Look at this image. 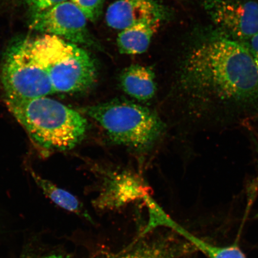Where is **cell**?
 <instances>
[{"mask_svg":"<svg viewBox=\"0 0 258 258\" xmlns=\"http://www.w3.org/2000/svg\"><path fill=\"white\" fill-rule=\"evenodd\" d=\"M78 7L88 20H98L103 12L105 0H71Z\"/></svg>","mask_w":258,"mask_h":258,"instance_id":"15","label":"cell"},{"mask_svg":"<svg viewBox=\"0 0 258 258\" xmlns=\"http://www.w3.org/2000/svg\"><path fill=\"white\" fill-rule=\"evenodd\" d=\"M162 21L163 19H154L121 31L117 39L119 51L125 54H139L145 52Z\"/></svg>","mask_w":258,"mask_h":258,"instance_id":"12","label":"cell"},{"mask_svg":"<svg viewBox=\"0 0 258 258\" xmlns=\"http://www.w3.org/2000/svg\"><path fill=\"white\" fill-rule=\"evenodd\" d=\"M35 11H41L69 0H25Z\"/></svg>","mask_w":258,"mask_h":258,"instance_id":"16","label":"cell"},{"mask_svg":"<svg viewBox=\"0 0 258 258\" xmlns=\"http://www.w3.org/2000/svg\"><path fill=\"white\" fill-rule=\"evenodd\" d=\"M88 20L75 4L67 1L35 12L32 18L31 27L70 43L101 49L99 44L90 33Z\"/></svg>","mask_w":258,"mask_h":258,"instance_id":"6","label":"cell"},{"mask_svg":"<svg viewBox=\"0 0 258 258\" xmlns=\"http://www.w3.org/2000/svg\"><path fill=\"white\" fill-rule=\"evenodd\" d=\"M28 258H67L66 256L61 254H47V255L40 256H34Z\"/></svg>","mask_w":258,"mask_h":258,"instance_id":"18","label":"cell"},{"mask_svg":"<svg viewBox=\"0 0 258 258\" xmlns=\"http://www.w3.org/2000/svg\"><path fill=\"white\" fill-rule=\"evenodd\" d=\"M6 99H32L54 93L47 74L34 59L27 40L9 51L2 73Z\"/></svg>","mask_w":258,"mask_h":258,"instance_id":"5","label":"cell"},{"mask_svg":"<svg viewBox=\"0 0 258 258\" xmlns=\"http://www.w3.org/2000/svg\"><path fill=\"white\" fill-rule=\"evenodd\" d=\"M256 186L258 187V175L257 176V178H256Z\"/></svg>","mask_w":258,"mask_h":258,"instance_id":"19","label":"cell"},{"mask_svg":"<svg viewBox=\"0 0 258 258\" xmlns=\"http://www.w3.org/2000/svg\"><path fill=\"white\" fill-rule=\"evenodd\" d=\"M206 11L227 37L243 43L258 33V2L205 0Z\"/></svg>","mask_w":258,"mask_h":258,"instance_id":"7","label":"cell"},{"mask_svg":"<svg viewBox=\"0 0 258 258\" xmlns=\"http://www.w3.org/2000/svg\"><path fill=\"white\" fill-rule=\"evenodd\" d=\"M120 82L122 90L138 101H149L156 94L155 75L150 68L132 64L122 71Z\"/></svg>","mask_w":258,"mask_h":258,"instance_id":"11","label":"cell"},{"mask_svg":"<svg viewBox=\"0 0 258 258\" xmlns=\"http://www.w3.org/2000/svg\"><path fill=\"white\" fill-rule=\"evenodd\" d=\"M148 187L143 179L127 172L109 173L103 182L102 188L95 201L97 208L114 210L132 202L148 197Z\"/></svg>","mask_w":258,"mask_h":258,"instance_id":"9","label":"cell"},{"mask_svg":"<svg viewBox=\"0 0 258 258\" xmlns=\"http://www.w3.org/2000/svg\"><path fill=\"white\" fill-rule=\"evenodd\" d=\"M82 111L104 129L113 143L138 151L152 147L164 131L156 112L125 100L86 106Z\"/></svg>","mask_w":258,"mask_h":258,"instance_id":"4","label":"cell"},{"mask_svg":"<svg viewBox=\"0 0 258 258\" xmlns=\"http://www.w3.org/2000/svg\"><path fill=\"white\" fill-rule=\"evenodd\" d=\"M9 110L34 143L48 150L73 149L85 138L88 121L78 111L56 100L6 99Z\"/></svg>","mask_w":258,"mask_h":258,"instance_id":"2","label":"cell"},{"mask_svg":"<svg viewBox=\"0 0 258 258\" xmlns=\"http://www.w3.org/2000/svg\"><path fill=\"white\" fill-rule=\"evenodd\" d=\"M180 234L191 243L196 249L201 251L207 258H246L243 251L236 245L218 246L209 243L182 228Z\"/></svg>","mask_w":258,"mask_h":258,"instance_id":"14","label":"cell"},{"mask_svg":"<svg viewBox=\"0 0 258 258\" xmlns=\"http://www.w3.org/2000/svg\"><path fill=\"white\" fill-rule=\"evenodd\" d=\"M164 16L163 8L156 0H115L106 10L105 19L109 27L122 31Z\"/></svg>","mask_w":258,"mask_h":258,"instance_id":"10","label":"cell"},{"mask_svg":"<svg viewBox=\"0 0 258 258\" xmlns=\"http://www.w3.org/2000/svg\"><path fill=\"white\" fill-rule=\"evenodd\" d=\"M182 88L204 102L240 104L258 97V73L243 43L215 36L190 51L180 77Z\"/></svg>","mask_w":258,"mask_h":258,"instance_id":"1","label":"cell"},{"mask_svg":"<svg viewBox=\"0 0 258 258\" xmlns=\"http://www.w3.org/2000/svg\"><path fill=\"white\" fill-rule=\"evenodd\" d=\"M31 174L35 182L43 190L44 195L56 205L67 211L88 217L83 210L82 203L75 196L66 190L59 188L48 180L41 178L37 174L34 172H31Z\"/></svg>","mask_w":258,"mask_h":258,"instance_id":"13","label":"cell"},{"mask_svg":"<svg viewBox=\"0 0 258 258\" xmlns=\"http://www.w3.org/2000/svg\"><path fill=\"white\" fill-rule=\"evenodd\" d=\"M192 247L173 229L163 232L151 230L119 252L97 258H183Z\"/></svg>","mask_w":258,"mask_h":258,"instance_id":"8","label":"cell"},{"mask_svg":"<svg viewBox=\"0 0 258 258\" xmlns=\"http://www.w3.org/2000/svg\"><path fill=\"white\" fill-rule=\"evenodd\" d=\"M243 44L249 51L258 73V33Z\"/></svg>","mask_w":258,"mask_h":258,"instance_id":"17","label":"cell"},{"mask_svg":"<svg viewBox=\"0 0 258 258\" xmlns=\"http://www.w3.org/2000/svg\"><path fill=\"white\" fill-rule=\"evenodd\" d=\"M27 43L34 59L49 77L54 93L81 92L95 85L96 63L83 48L48 34Z\"/></svg>","mask_w":258,"mask_h":258,"instance_id":"3","label":"cell"}]
</instances>
